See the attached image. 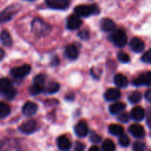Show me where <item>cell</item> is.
Listing matches in <instances>:
<instances>
[{"instance_id": "6da1fadb", "label": "cell", "mask_w": 151, "mask_h": 151, "mask_svg": "<svg viewBox=\"0 0 151 151\" xmlns=\"http://www.w3.org/2000/svg\"><path fill=\"white\" fill-rule=\"evenodd\" d=\"M0 92L8 100L13 99L17 94V91L12 87L11 81H9L6 78H1L0 79Z\"/></svg>"}, {"instance_id": "7a4b0ae2", "label": "cell", "mask_w": 151, "mask_h": 151, "mask_svg": "<svg viewBox=\"0 0 151 151\" xmlns=\"http://www.w3.org/2000/svg\"><path fill=\"white\" fill-rule=\"evenodd\" d=\"M31 27H32V31L36 35H39V36L45 35L50 32V26L47 23H45L43 20L38 18L33 20Z\"/></svg>"}, {"instance_id": "3957f363", "label": "cell", "mask_w": 151, "mask_h": 151, "mask_svg": "<svg viewBox=\"0 0 151 151\" xmlns=\"http://www.w3.org/2000/svg\"><path fill=\"white\" fill-rule=\"evenodd\" d=\"M110 38L111 42L117 47H119V48L124 47L127 42V36L126 32L123 29H119L117 31H114L110 36Z\"/></svg>"}, {"instance_id": "277c9868", "label": "cell", "mask_w": 151, "mask_h": 151, "mask_svg": "<svg viewBox=\"0 0 151 151\" xmlns=\"http://www.w3.org/2000/svg\"><path fill=\"white\" fill-rule=\"evenodd\" d=\"M19 5H11L5 8L3 12H0V23L9 21L13 18V16L19 12Z\"/></svg>"}, {"instance_id": "5b68a950", "label": "cell", "mask_w": 151, "mask_h": 151, "mask_svg": "<svg viewBox=\"0 0 151 151\" xmlns=\"http://www.w3.org/2000/svg\"><path fill=\"white\" fill-rule=\"evenodd\" d=\"M31 71V66L29 65H23L21 66L14 67L11 70V74L16 79H21L26 77Z\"/></svg>"}, {"instance_id": "8992f818", "label": "cell", "mask_w": 151, "mask_h": 151, "mask_svg": "<svg viewBox=\"0 0 151 151\" xmlns=\"http://www.w3.org/2000/svg\"><path fill=\"white\" fill-rule=\"evenodd\" d=\"M133 84L136 87L140 86H151V71L146 72L139 75L133 81Z\"/></svg>"}, {"instance_id": "52a82bcc", "label": "cell", "mask_w": 151, "mask_h": 151, "mask_svg": "<svg viewBox=\"0 0 151 151\" xmlns=\"http://www.w3.org/2000/svg\"><path fill=\"white\" fill-rule=\"evenodd\" d=\"M47 5L55 10H65L70 5V0H46Z\"/></svg>"}, {"instance_id": "ba28073f", "label": "cell", "mask_w": 151, "mask_h": 151, "mask_svg": "<svg viewBox=\"0 0 151 151\" xmlns=\"http://www.w3.org/2000/svg\"><path fill=\"white\" fill-rule=\"evenodd\" d=\"M74 12L79 17L87 18L91 14H94L93 5H85V4L78 5L74 8Z\"/></svg>"}, {"instance_id": "9c48e42d", "label": "cell", "mask_w": 151, "mask_h": 151, "mask_svg": "<svg viewBox=\"0 0 151 151\" xmlns=\"http://www.w3.org/2000/svg\"><path fill=\"white\" fill-rule=\"evenodd\" d=\"M36 129H37V122L34 119H30L24 122L19 127V130L26 134H32L35 131H36Z\"/></svg>"}, {"instance_id": "30bf717a", "label": "cell", "mask_w": 151, "mask_h": 151, "mask_svg": "<svg viewBox=\"0 0 151 151\" xmlns=\"http://www.w3.org/2000/svg\"><path fill=\"white\" fill-rule=\"evenodd\" d=\"M82 24L81 19H80V17L78 15H70L67 19V22H66V27L68 29L70 30H75L78 29Z\"/></svg>"}, {"instance_id": "8fae6325", "label": "cell", "mask_w": 151, "mask_h": 151, "mask_svg": "<svg viewBox=\"0 0 151 151\" xmlns=\"http://www.w3.org/2000/svg\"><path fill=\"white\" fill-rule=\"evenodd\" d=\"M130 47L132 49V50H134V52H142L145 49V43L144 42L139 38V37H134L131 42H130Z\"/></svg>"}, {"instance_id": "7c38bea8", "label": "cell", "mask_w": 151, "mask_h": 151, "mask_svg": "<svg viewBox=\"0 0 151 151\" xmlns=\"http://www.w3.org/2000/svg\"><path fill=\"white\" fill-rule=\"evenodd\" d=\"M37 104L33 102H27L24 104L22 108V112L27 117H32L34 116L37 111Z\"/></svg>"}, {"instance_id": "4fadbf2b", "label": "cell", "mask_w": 151, "mask_h": 151, "mask_svg": "<svg viewBox=\"0 0 151 151\" xmlns=\"http://www.w3.org/2000/svg\"><path fill=\"white\" fill-rule=\"evenodd\" d=\"M74 132L77 136L83 138L88 135V127L84 121H80L77 123V125L74 127Z\"/></svg>"}, {"instance_id": "5bb4252c", "label": "cell", "mask_w": 151, "mask_h": 151, "mask_svg": "<svg viewBox=\"0 0 151 151\" xmlns=\"http://www.w3.org/2000/svg\"><path fill=\"white\" fill-rule=\"evenodd\" d=\"M130 134L135 138H142L145 135V130L142 126L139 124H134L129 127Z\"/></svg>"}, {"instance_id": "9a60e30c", "label": "cell", "mask_w": 151, "mask_h": 151, "mask_svg": "<svg viewBox=\"0 0 151 151\" xmlns=\"http://www.w3.org/2000/svg\"><path fill=\"white\" fill-rule=\"evenodd\" d=\"M100 27L104 32H111V31L115 30L116 24L112 19H108V18H104L101 20Z\"/></svg>"}, {"instance_id": "2e32d148", "label": "cell", "mask_w": 151, "mask_h": 151, "mask_svg": "<svg viewBox=\"0 0 151 151\" xmlns=\"http://www.w3.org/2000/svg\"><path fill=\"white\" fill-rule=\"evenodd\" d=\"M121 96V93L117 88H110L104 94V98L108 102H113L118 100Z\"/></svg>"}, {"instance_id": "e0dca14e", "label": "cell", "mask_w": 151, "mask_h": 151, "mask_svg": "<svg viewBox=\"0 0 151 151\" xmlns=\"http://www.w3.org/2000/svg\"><path fill=\"white\" fill-rule=\"evenodd\" d=\"M145 111L144 109H142V107L141 106H136L134 107L132 111H131V118L135 120V121H141L144 119L145 117Z\"/></svg>"}, {"instance_id": "ac0fdd59", "label": "cell", "mask_w": 151, "mask_h": 151, "mask_svg": "<svg viewBox=\"0 0 151 151\" xmlns=\"http://www.w3.org/2000/svg\"><path fill=\"white\" fill-rule=\"evenodd\" d=\"M58 147L61 150H68L72 147L71 141L65 135H62L58 139Z\"/></svg>"}, {"instance_id": "d6986e66", "label": "cell", "mask_w": 151, "mask_h": 151, "mask_svg": "<svg viewBox=\"0 0 151 151\" xmlns=\"http://www.w3.org/2000/svg\"><path fill=\"white\" fill-rule=\"evenodd\" d=\"M65 56L67 57V58H69L70 60H74L78 58L79 56V50L77 49V47L73 44L68 45L65 49Z\"/></svg>"}, {"instance_id": "ffe728a7", "label": "cell", "mask_w": 151, "mask_h": 151, "mask_svg": "<svg viewBox=\"0 0 151 151\" xmlns=\"http://www.w3.org/2000/svg\"><path fill=\"white\" fill-rule=\"evenodd\" d=\"M114 83L119 88H126V87H127L129 81H128V79L127 78V76H125L121 73H118L114 77Z\"/></svg>"}, {"instance_id": "44dd1931", "label": "cell", "mask_w": 151, "mask_h": 151, "mask_svg": "<svg viewBox=\"0 0 151 151\" xmlns=\"http://www.w3.org/2000/svg\"><path fill=\"white\" fill-rule=\"evenodd\" d=\"M125 109H126V104H123V103H121V102L114 103L109 108L110 112L111 114H113V115H117V114H119V113L123 112Z\"/></svg>"}, {"instance_id": "7402d4cb", "label": "cell", "mask_w": 151, "mask_h": 151, "mask_svg": "<svg viewBox=\"0 0 151 151\" xmlns=\"http://www.w3.org/2000/svg\"><path fill=\"white\" fill-rule=\"evenodd\" d=\"M0 41L3 43V45L6 46V47H10L12 43V36L10 35V33L7 30H3L1 32L0 35Z\"/></svg>"}, {"instance_id": "603a6c76", "label": "cell", "mask_w": 151, "mask_h": 151, "mask_svg": "<svg viewBox=\"0 0 151 151\" xmlns=\"http://www.w3.org/2000/svg\"><path fill=\"white\" fill-rule=\"evenodd\" d=\"M109 132L115 136H120L121 134H124L125 130L124 127L120 125H117V124H112L109 127Z\"/></svg>"}, {"instance_id": "cb8c5ba5", "label": "cell", "mask_w": 151, "mask_h": 151, "mask_svg": "<svg viewBox=\"0 0 151 151\" xmlns=\"http://www.w3.org/2000/svg\"><path fill=\"white\" fill-rule=\"evenodd\" d=\"M11 112V107L3 102H0V119L6 118Z\"/></svg>"}, {"instance_id": "d4e9b609", "label": "cell", "mask_w": 151, "mask_h": 151, "mask_svg": "<svg viewBox=\"0 0 151 151\" xmlns=\"http://www.w3.org/2000/svg\"><path fill=\"white\" fill-rule=\"evenodd\" d=\"M43 90L46 94H54L59 90V84L57 82H50Z\"/></svg>"}, {"instance_id": "484cf974", "label": "cell", "mask_w": 151, "mask_h": 151, "mask_svg": "<svg viewBox=\"0 0 151 151\" xmlns=\"http://www.w3.org/2000/svg\"><path fill=\"white\" fill-rule=\"evenodd\" d=\"M102 149L104 151H113L116 149V147H115L114 142H113L111 140L107 139V140H105V141L104 142Z\"/></svg>"}, {"instance_id": "4316f807", "label": "cell", "mask_w": 151, "mask_h": 151, "mask_svg": "<svg viewBox=\"0 0 151 151\" xmlns=\"http://www.w3.org/2000/svg\"><path fill=\"white\" fill-rule=\"evenodd\" d=\"M141 99H142V94H141V92H139V91H134V92H133V93L129 96V97H128V100H129L132 104H138V103L141 101Z\"/></svg>"}, {"instance_id": "83f0119b", "label": "cell", "mask_w": 151, "mask_h": 151, "mask_svg": "<svg viewBox=\"0 0 151 151\" xmlns=\"http://www.w3.org/2000/svg\"><path fill=\"white\" fill-rule=\"evenodd\" d=\"M43 89H44V88L40 87V86H38V85H36V84L34 83V84L30 87L29 92H30V94H31L32 96H36V95H38L39 93H41L42 91H43Z\"/></svg>"}, {"instance_id": "f1b7e54d", "label": "cell", "mask_w": 151, "mask_h": 151, "mask_svg": "<svg viewBox=\"0 0 151 151\" xmlns=\"http://www.w3.org/2000/svg\"><path fill=\"white\" fill-rule=\"evenodd\" d=\"M34 83L40 86V87H42L44 88V84H45V76L42 75V74H39L37 76L35 77L34 79Z\"/></svg>"}, {"instance_id": "f546056e", "label": "cell", "mask_w": 151, "mask_h": 151, "mask_svg": "<svg viewBox=\"0 0 151 151\" xmlns=\"http://www.w3.org/2000/svg\"><path fill=\"white\" fill-rule=\"evenodd\" d=\"M119 144L122 146V147H128L129 144H130V139L128 138L127 135L126 134H121L119 136Z\"/></svg>"}, {"instance_id": "4dcf8cb0", "label": "cell", "mask_w": 151, "mask_h": 151, "mask_svg": "<svg viewBox=\"0 0 151 151\" xmlns=\"http://www.w3.org/2000/svg\"><path fill=\"white\" fill-rule=\"evenodd\" d=\"M118 59L122 62V63H127L129 62L130 60V58L128 56V54H127L126 52H123V51H119L118 53Z\"/></svg>"}, {"instance_id": "1f68e13d", "label": "cell", "mask_w": 151, "mask_h": 151, "mask_svg": "<svg viewBox=\"0 0 151 151\" xmlns=\"http://www.w3.org/2000/svg\"><path fill=\"white\" fill-rule=\"evenodd\" d=\"M130 118H131V115H129V114L127 113V112L120 113L119 116H118V119H119V121H120L121 123H127V122L130 120Z\"/></svg>"}, {"instance_id": "d6a6232c", "label": "cell", "mask_w": 151, "mask_h": 151, "mask_svg": "<svg viewBox=\"0 0 151 151\" xmlns=\"http://www.w3.org/2000/svg\"><path fill=\"white\" fill-rule=\"evenodd\" d=\"M142 61L144 63H148L150 64L151 63V49H150L147 52H145L142 57Z\"/></svg>"}, {"instance_id": "836d02e7", "label": "cell", "mask_w": 151, "mask_h": 151, "mask_svg": "<svg viewBox=\"0 0 151 151\" xmlns=\"http://www.w3.org/2000/svg\"><path fill=\"white\" fill-rule=\"evenodd\" d=\"M145 149H146V145L143 142H134V144L133 146V150L135 151H142Z\"/></svg>"}, {"instance_id": "e575fe53", "label": "cell", "mask_w": 151, "mask_h": 151, "mask_svg": "<svg viewBox=\"0 0 151 151\" xmlns=\"http://www.w3.org/2000/svg\"><path fill=\"white\" fill-rule=\"evenodd\" d=\"M78 35H79V37H80L81 39H82V40H88V39H89V37H90V34H89L88 30H86V29L80 31V32L78 33Z\"/></svg>"}, {"instance_id": "d590c367", "label": "cell", "mask_w": 151, "mask_h": 151, "mask_svg": "<svg viewBox=\"0 0 151 151\" xmlns=\"http://www.w3.org/2000/svg\"><path fill=\"white\" fill-rule=\"evenodd\" d=\"M90 141L94 143V144H96V143H99L101 142V137L96 134V133H92L91 135H90Z\"/></svg>"}, {"instance_id": "8d00e7d4", "label": "cell", "mask_w": 151, "mask_h": 151, "mask_svg": "<svg viewBox=\"0 0 151 151\" xmlns=\"http://www.w3.org/2000/svg\"><path fill=\"white\" fill-rule=\"evenodd\" d=\"M146 121H147V125L148 127L151 128V108H150L147 111L146 114Z\"/></svg>"}, {"instance_id": "74e56055", "label": "cell", "mask_w": 151, "mask_h": 151, "mask_svg": "<svg viewBox=\"0 0 151 151\" xmlns=\"http://www.w3.org/2000/svg\"><path fill=\"white\" fill-rule=\"evenodd\" d=\"M85 150V145L83 143H81V142H77L76 143V146H75V150L77 151H81Z\"/></svg>"}, {"instance_id": "f35d334b", "label": "cell", "mask_w": 151, "mask_h": 151, "mask_svg": "<svg viewBox=\"0 0 151 151\" xmlns=\"http://www.w3.org/2000/svg\"><path fill=\"white\" fill-rule=\"evenodd\" d=\"M145 98H146L150 103H151V89L148 90V91L146 92V94H145Z\"/></svg>"}, {"instance_id": "ab89813d", "label": "cell", "mask_w": 151, "mask_h": 151, "mask_svg": "<svg viewBox=\"0 0 151 151\" xmlns=\"http://www.w3.org/2000/svg\"><path fill=\"white\" fill-rule=\"evenodd\" d=\"M58 63H59L58 58V57H55V58H53V62L51 63V65H57Z\"/></svg>"}, {"instance_id": "60d3db41", "label": "cell", "mask_w": 151, "mask_h": 151, "mask_svg": "<svg viewBox=\"0 0 151 151\" xmlns=\"http://www.w3.org/2000/svg\"><path fill=\"white\" fill-rule=\"evenodd\" d=\"M4 58V51L2 49H0V61H1Z\"/></svg>"}, {"instance_id": "b9f144b4", "label": "cell", "mask_w": 151, "mask_h": 151, "mask_svg": "<svg viewBox=\"0 0 151 151\" xmlns=\"http://www.w3.org/2000/svg\"><path fill=\"white\" fill-rule=\"evenodd\" d=\"M89 150L91 151H99L100 150V149L97 147V146H93V147H91L90 149H89Z\"/></svg>"}]
</instances>
